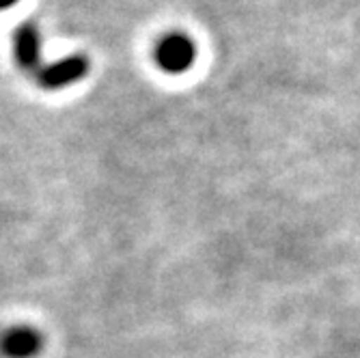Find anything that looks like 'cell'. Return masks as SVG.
I'll return each instance as SVG.
<instances>
[{"mask_svg": "<svg viewBox=\"0 0 360 358\" xmlns=\"http://www.w3.org/2000/svg\"><path fill=\"white\" fill-rule=\"evenodd\" d=\"M46 345L44 335L35 326H18L0 333V356L3 358H37Z\"/></svg>", "mask_w": 360, "mask_h": 358, "instance_id": "cell-3", "label": "cell"}, {"mask_svg": "<svg viewBox=\"0 0 360 358\" xmlns=\"http://www.w3.org/2000/svg\"><path fill=\"white\" fill-rule=\"evenodd\" d=\"M91 72V60L84 54H68L37 72V82L48 91H58L80 82Z\"/></svg>", "mask_w": 360, "mask_h": 358, "instance_id": "cell-2", "label": "cell"}, {"mask_svg": "<svg viewBox=\"0 0 360 358\" xmlns=\"http://www.w3.org/2000/svg\"><path fill=\"white\" fill-rule=\"evenodd\" d=\"M18 3H20V0H0V11H7V9H11Z\"/></svg>", "mask_w": 360, "mask_h": 358, "instance_id": "cell-5", "label": "cell"}, {"mask_svg": "<svg viewBox=\"0 0 360 358\" xmlns=\"http://www.w3.org/2000/svg\"><path fill=\"white\" fill-rule=\"evenodd\" d=\"M13 58L18 68L35 74L44 68L41 63V30L35 22H22L13 32Z\"/></svg>", "mask_w": 360, "mask_h": 358, "instance_id": "cell-4", "label": "cell"}, {"mask_svg": "<svg viewBox=\"0 0 360 358\" xmlns=\"http://www.w3.org/2000/svg\"><path fill=\"white\" fill-rule=\"evenodd\" d=\"M153 60L165 74H186L196 63V44L184 32H169L155 44Z\"/></svg>", "mask_w": 360, "mask_h": 358, "instance_id": "cell-1", "label": "cell"}]
</instances>
